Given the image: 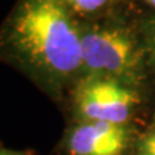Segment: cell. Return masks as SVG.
I'll use <instances>...</instances> for the list:
<instances>
[{
    "instance_id": "obj_1",
    "label": "cell",
    "mask_w": 155,
    "mask_h": 155,
    "mask_svg": "<svg viewBox=\"0 0 155 155\" xmlns=\"http://www.w3.org/2000/svg\"><path fill=\"white\" fill-rule=\"evenodd\" d=\"M0 44L53 83L80 74V21L61 0H19L0 32Z\"/></svg>"
},
{
    "instance_id": "obj_2",
    "label": "cell",
    "mask_w": 155,
    "mask_h": 155,
    "mask_svg": "<svg viewBox=\"0 0 155 155\" xmlns=\"http://www.w3.org/2000/svg\"><path fill=\"white\" fill-rule=\"evenodd\" d=\"M83 76H98L140 89L146 78L145 54L138 26L114 18L81 22Z\"/></svg>"
},
{
    "instance_id": "obj_3",
    "label": "cell",
    "mask_w": 155,
    "mask_h": 155,
    "mask_svg": "<svg viewBox=\"0 0 155 155\" xmlns=\"http://www.w3.org/2000/svg\"><path fill=\"white\" fill-rule=\"evenodd\" d=\"M140 89L98 76H83L75 91L76 113L84 122L125 125L141 102Z\"/></svg>"
},
{
    "instance_id": "obj_4",
    "label": "cell",
    "mask_w": 155,
    "mask_h": 155,
    "mask_svg": "<svg viewBox=\"0 0 155 155\" xmlns=\"http://www.w3.org/2000/svg\"><path fill=\"white\" fill-rule=\"evenodd\" d=\"M129 142V129L122 124L84 122L70 132L71 155H123Z\"/></svg>"
},
{
    "instance_id": "obj_5",
    "label": "cell",
    "mask_w": 155,
    "mask_h": 155,
    "mask_svg": "<svg viewBox=\"0 0 155 155\" xmlns=\"http://www.w3.org/2000/svg\"><path fill=\"white\" fill-rule=\"evenodd\" d=\"M81 22L98 21L110 17L119 0H61Z\"/></svg>"
},
{
    "instance_id": "obj_6",
    "label": "cell",
    "mask_w": 155,
    "mask_h": 155,
    "mask_svg": "<svg viewBox=\"0 0 155 155\" xmlns=\"http://www.w3.org/2000/svg\"><path fill=\"white\" fill-rule=\"evenodd\" d=\"M137 26L146 54L147 67L155 71V13L141 18Z\"/></svg>"
},
{
    "instance_id": "obj_7",
    "label": "cell",
    "mask_w": 155,
    "mask_h": 155,
    "mask_svg": "<svg viewBox=\"0 0 155 155\" xmlns=\"http://www.w3.org/2000/svg\"><path fill=\"white\" fill-rule=\"evenodd\" d=\"M136 155H155V130L147 133L140 140Z\"/></svg>"
},
{
    "instance_id": "obj_8",
    "label": "cell",
    "mask_w": 155,
    "mask_h": 155,
    "mask_svg": "<svg viewBox=\"0 0 155 155\" xmlns=\"http://www.w3.org/2000/svg\"><path fill=\"white\" fill-rule=\"evenodd\" d=\"M143 2L146 3L150 8H153L154 11H155V0H143Z\"/></svg>"
},
{
    "instance_id": "obj_9",
    "label": "cell",
    "mask_w": 155,
    "mask_h": 155,
    "mask_svg": "<svg viewBox=\"0 0 155 155\" xmlns=\"http://www.w3.org/2000/svg\"><path fill=\"white\" fill-rule=\"evenodd\" d=\"M0 155H21V154L12 153V151H7V150H0Z\"/></svg>"
}]
</instances>
